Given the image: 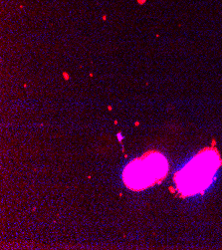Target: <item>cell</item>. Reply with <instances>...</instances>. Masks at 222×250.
Masks as SVG:
<instances>
[{
  "mask_svg": "<svg viewBox=\"0 0 222 250\" xmlns=\"http://www.w3.org/2000/svg\"><path fill=\"white\" fill-rule=\"evenodd\" d=\"M220 165V155L214 148L199 152L175 174L174 181L179 192L182 195H192L206 190Z\"/></svg>",
  "mask_w": 222,
  "mask_h": 250,
  "instance_id": "1",
  "label": "cell"
},
{
  "mask_svg": "<svg viewBox=\"0 0 222 250\" xmlns=\"http://www.w3.org/2000/svg\"><path fill=\"white\" fill-rule=\"evenodd\" d=\"M144 1H146V0H137V3H139V4H144Z\"/></svg>",
  "mask_w": 222,
  "mask_h": 250,
  "instance_id": "3",
  "label": "cell"
},
{
  "mask_svg": "<svg viewBox=\"0 0 222 250\" xmlns=\"http://www.w3.org/2000/svg\"><path fill=\"white\" fill-rule=\"evenodd\" d=\"M167 171L166 159L158 152H148L125 167L123 181L131 190L139 192L160 182Z\"/></svg>",
  "mask_w": 222,
  "mask_h": 250,
  "instance_id": "2",
  "label": "cell"
}]
</instances>
